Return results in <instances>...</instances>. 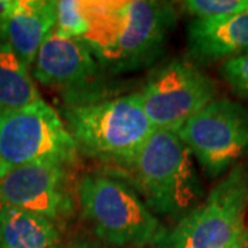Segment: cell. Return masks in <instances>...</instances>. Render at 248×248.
<instances>
[{
    "label": "cell",
    "instance_id": "1",
    "mask_svg": "<svg viewBox=\"0 0 248 248\" xmlns=\"http://www.w3.org/2000/svg\"><path fill=\"white\" fill-rule=\"evenodd\" d=\"M90 29L81 40L102 69L124 73L159 58L175 25L174 7L160 1H87Z\"/></svg>",
    "mask_w": 248,
    "mask_h": 248
},
{
    "label": "cell",
    "instance_id": "2",
    "mask_svg": "<svg viewBox=\"0 0 248 248\" xmlns=\"http://www.w3.org/2000/svg\"><path fill=\"white\" fill-rule=\"evenodd\" d=\"M63 119L78 149L117 169L127 167L156 131L137 93L69 102Z\"/></svg>",
    "mask_w": 248,
    "mask_h": 248
},
{
    "label": "cell",
    "instance_id": "3",
    "mask_svg": "<svg viewBox=\"0 0 248 248\" xmlns=\"http://www.w3.org/2000/svg\"><path fill=\"white\" fill-rule=\"evenodd\" d=\"M127 170L133 187L153 214L184 218L197 207L203 187L192 153L172 131L156 130Z\"/></svg>",
    "mask_w": 248,
    "mask_h": 248
},
{
    "label": "cell",
    "instance_id": "4",
    "mask_svg": "<svg viewBox=\"0 0 248 248\" xmlns=\"http://www.w3.org/2000/svg\"><path fill=\"white\" fill-rule=\"evenodd\" d=\"M76 196L98 237L110 246L145 247L161 243L167 234L141 196L117 178L86 175Z\"/></svg>",
    "mask_w": 248,
    "mask_h": 248
},
{
    "label": "cell",
    "instance_id": "5",
    "mask_svg": "<svg viewBox=\"0 0 248 248\" xmlns=\"http://www.w3.org/2000/svg\"><path fill=\"white\" fill-rule=\"evenodd\" d=\"M248 167L237 164L175 229L163 248H248Z\"/></svg>",
    "mask_w": 248,
    "mask_h": 248
},
{
    "label": "cell",
    "instance_id": "6",
    "mask_svg": "<svg viewBox=\"0 0 248 248\" xmlns=\"http://www.w3.org/2000/svg\"><path fill=\"white\" fill-rule=\"evenodd\" d=\"M78 145L60 113L43 99L0 112V156L11 167L54 163L71 166Z\"/></svg>",
    "mask_w": 248,
    "mask_h": 248
},
{
    "label": "cell",
    "instance_id": "7",
    "mask_svg": "<svg viewBox=\"0 0 248 248\" xmlns=\"http://www.w3.org/2000/svg\"><path fill=\"white\" fill-rule=\"evenodd\" d=\"M175 134L210 177H219L248 153V110L228 98L214 99Z\"/></svg>",
    "mask_w": 248,
    "mask_h": 248
},
{
    "label": "cell",
    "instance_id": "8",
    "mask_svg": "<svg viewBox=\"0 0 248 248\" xmlns=\"http://www.w3.org/2000/svg\"><path fill=\"white\" fill-rule=\"evenodd\" d=\"M137 94L156 130L177 133L190 117L213 102L217 86L192 62L174 60L152 73Z\"/></svg>",
    "mask_w": 248,
    "mask_h": 248
},
{
    "label": "cell",
    "instance_id": "9",
    "mask_svg": "<svg viewBox=\"0 0 248 248\" xmlns=\"http://www.w3.org/2000/svg\"><path fill=\"white\" fill-rule=\"evenodd\" d=\"M0 203L47 219L62 221L73 213L66 166L35 163L13 167L0 179Z\"/></svg>",
    "mask_w": 248,
    "mask_h": 248
},
{
    "label": "cell",
    "instance_id": "10",
    "mask_svg": "<svg viewBox=\"0 0 248 248\" xmlns=\"http://www.w3.org/2000/svg\"><path fill=\"white\" fill-rule=\"evenodd\" d=\"M33 78L46 87L60 90L66 104L93 99L99 63L81 39L60 35L55 29L36 55Z\"/></svg>",
    "mask_w": 248,
    "mask_h": 248
},
{
    "label": "cell",
    "instance_id": "11",
    "mask_svg": "<svg viewBox=\"0 0 248 248\" xmlns=\"http://www.w3.org/2000/svg\"><path fill=\"white\" fill-rule=\"evenodd\" d=\"M57 24L55 1L16 0L7 19L0 27V40L6 42L28 66L32 65L43 42Z\"/></svg>",
    "mask_w": 248,
    "mask_h": 248
},
{
    "label": "cell",
    "instance_id": "12",
    "mask_svg": "<svg viewBox=\"0 0 248 248\" xmlns=\"http://www.w3.org/2000/svg\"><path fill=\"white\" fill-rule=\"evenodd\" d=\"M187 47L202 62L247 54L248 11L229 17L193 19L187 25Z\"/></svg>",
    "mask_w": 248,
    "mask_h": 248
},
{
    "label": "cell",
    "instance_id": "13",
    "mask_svg": "<svg viewBox=\"0 0 248 248\" xmlns=\"http://www.w3.org/2000/svg\"><path fill=\"white\" fill-rule=\"evenodd\" d=\"M0 248H60V232L46 217L3 205Z\"/></svg>",
    "mask_w": 248,
    "mask_h": 248
},
{
    "label": "cell",
    "instance_id": "14",
    "mask_svg": "<svg viewBox=\"0 0 248 248\" xmlns=\"http://www.w3.org/2000/svg\"><path fill=\"white\" fill-rule=\"evenodd\" d=\"M42 99L28 65L0 40V112L24 108Z\"/></svg>",
    "mask_w": 248,
    "mask_h": 248
},
{
    "label": "cell",
    "instance_id": "15",
    "mask_svg": "<svg viewBox=\"0 0 248 248\" xmlns=\"http://www.w3.org/2000/svg\"><path fill=\"white\" fill-rule=\"evenodd\" d=\"M57 24L55 31L60 35L83 39L90 29L87 1L61 0L55 1Z\"/></svg>",
    "mask_w": 248,
    "mask_h": 248
},
{
    "label": "cell",
    "instance_id": "16",
    "mask_svg": "<svg viewBox=\"0 0 248 248\" xmlns=\"http://www.w3.org/2000/svg\"><path fill=\"white\" fill-rule=\"evenodd\" d=\"M195 19L221 18L248 11V0H187L182 3Z\"/></svg>",
    "mask_w": 248,
    "mask_h": 248
},
{
    "label": "cell",
    "instance_id": "17",
    "mask_svg": "<svg viewBox=\"0 0 248 248\" xmlns=\"http://www.w3.org/2000/svg\"><path fill=\"white\" fill-rule=\"evenodd\" d=\"M219 73L237 95H248V53L225 60Z\"/></svg>",
    "mask_w": 248,
    "mask_h": 248
},
{
    "label": "cell",
    "instance_id": "18",
    "mask_svg": "<svg viewBox=\"0 0 248 248\" xmlns=\"http://www.w3.org/2000/svg\"><path fill=\"white\" fill-rule=\"evenodd\" d=\"M14 1L16 0H0V27L10 16L11 10L14 7Z\"/></svg>",
    "mask_w": 248,
    "mask_h": 248
},
{
    "label": "cell",
    "instance_id": "19",
    "mask_svg": "<svg viewBox=\"0 0 248 248\" xmlns=\"http://www.w3.org/2000/svg\"><path fill=\"white\" fill-rule=\"evenodd\" d=\"M11 169H13V167H11L10 164H7V163L4 161V159L0 156V179L4 177Z\"/></svg>",
    "mask_w": 248,
    "mask_h": 248
},
{
    "label": "cell",
    "instance_id": "20",
    "mask_svg": "<svg viewBox=\"0 0 248 248\" xmlns=\"http://www.w3.org/2000/svg\"><path fill=\"white\" fill-rule=\"evenodd\" d=\"M69 248H93L90 244H86V243H80V244H75Z\"/></svg>",
    "mask_w": 248,
    "mask_h": 248
},
{
    "label": "cell",
    "instance_id": "21",
    "mask_svg": "<svg viewBox=\"0 0 248 248\" xmlns=\"http://www.w3.org/2000/svg\"><path fill=\"white\" fill-rule=\"evenodd\" d=\"M1 208H3V204L0 203V214H1Z\"/></svg>",
    "mask_w": 248,
    "mask_h": 248
}]
</instances>
